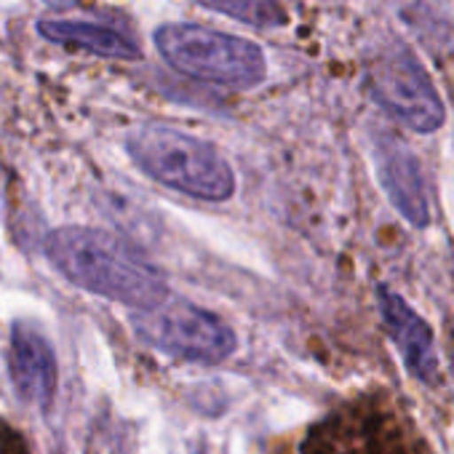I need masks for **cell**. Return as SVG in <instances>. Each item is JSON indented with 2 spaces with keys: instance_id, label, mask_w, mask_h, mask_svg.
Wrapping results in <instances>:
<instances>
[{
  "instance_id": "1",
  "label": "cell",
  "mask_w": 454,
  "mask_h": 454,
  "mask_svg": "<svg viewBox=\"0 0 454 454\" xmlns=\"http://www.w3.org/2000/svg\"><path fill=\"white\" fill-rule=\"evenodd\" d=\"M46 254L70 284L134 310L168 300V286L158 268L131 244L99 227H59L46 241Z\"/></svg>"
},
{
  "instance_id": "2",
  "label": "cell",
  "mask_w": 454,
  "mask_h": 454,
  "mask_svg": "<svg viewBox=\"0 0 454 454\" xmlns=\"http://www.w3.org/2000/svg\"><path fill=\"white\" fill-rule=\"evenodd\" d=\"M131 160L155 182L182 195L222 203L236 192V174L206 139L166 123H142L129 131Z\"/></svg>"
},
{
  "instance_id": "3",
  "label": "cell",
  "mask_w": 454,
  "mask_h": 454,
  "mask_svg": "<svg viewBox=\"0 0 454 454\" xmlns=\"http://www.w3.org/2000/svg\"><path fill=\"white\" fill-rule=\"evenodd\" d=\"M158 54L176 73L227 89H254L268 75V62L254 41L192 22L163 25L153 35Z\"/></svg>"
},
{
  "instance_id": "4",
  "label": "cell",
  "mask_w": 454,
  "mask_h": 454,
  "mask_svg": "<svg viewBox=\"0 0 454 454\" xmlns=\"http://www.w3.org/2000/svg\"><path fill=\"white\" fill-rule=\"evenodd\" d=\"M131 326L145 345L198 364H219L239 345L236 332L219 316L187 300H163L155 308L137 310Z\"/></svg>"
},
{
  "instance_id": "5",
  "label": "cell",
  "mask_w": 454,
  "mask_h": 454,
  "mask_svg": "<svg viewBox=\"0 0 454 454\" xmlns=\"http://www.w3.org/2000/svg\"><path fill=\"white\" fill-rule=\"evenodd\" d=\"M369 97L390 113L398 123L417 134H433L443 126V99L411 49L395 43L369 59L366 67Z\"/></svg>"
},
{
  "instance_id": "6",
  "label": "cell",
  "mask_w": 454,
  "mask_h": 454,
  "mask_svg": "<svg viewBox=\"0 0 454 454\" xmlns=\"http://www.w3.org/2000/svg\"><path fill=\"white\" fill-rule=\"evenodd\" d=\"M377 158V174L380 182L395 206V211L411 224V227H427L430 224V203H427V184L425 171L417 155L395 137H382L374 147Z\"/></svg>"
},
{
  "instance_id": "7",
  "label": "cell",
  "mask_w": 454,
  "mask_h": 454,
  "mask_svg": "<svg viewBox=\"0 0 454 454\" xmlns=\"http://www.w3.org/2000/svg\"><path fill=\"white\" fill-rule=\"evenodd\" d=\"M377 302H380V316L382 324L398 348L406 369L419 380V382H438V358H435V345H433V332L427 321L393 289L380 286L377 289Z\"/></svg>"
},
{
  "instance_id": "8",
  "label": "cell",
  "mask_w": 454,
  "mask_h": 454,
  "mask_svg": "<svg viewBox=\"0 0 454 454\" xmlns=\"http://www.w3.org/2000/svg\"><path fill=\"white\" fill-rule=\"evenodd\" d=\"M12 380L22 401L49 411L57 395V358L38 326L17 321L12 326Z\"/></svg>"
},
{
  "instance_id": "9",
  "label": "cell",
  "mask_w": 454,
  "mask_h": 454,
  "mask_svg": "<svg viewBox=\"0 0 454 454\" xmlns=\"http://www.w3.org/2000/svg\"><path fill=\"white\" fill-rule=\"evenodd\" d=\"M38 33L59 46L67 49H81L89 51L94 57H105V59H121V62H131L142 57V49L123 33L105 27V25H94V22H73V20H43L38 25Z\"/></svg>"
},
{
  "instance_id": "10",
  "label": "cell",
  "mask_w": 454,
  "mask_h": 454,
  "mask_svg": "<svg viewBox=\"0 0 454 454\" xmlns=\"http://www.w3.org/2000/svg\"><path fill=\"white\" fill-rule=\"evenodd\" d=\"M203 9H211L216 14H224L236 22H244L249 27H284L289 22L286 9L281 6V0H195Z\"/></svg>"
},
{
  "instance_id": "11",
  "label": "cell",
  "mask_w": 454,
  "mask_h": 454,
  "mask_svg": "<svg viewBox=\"0 0 454 454\" xmlns=\"http://www.w3.org/2000/svg\"><path fill=\"white\" fill-rule=\"evenodd\" d=\"M43 4H46L49 9L65 12V9H73V6H78V4H81V0H43Z\"/></svg>"
}]
</instances>
